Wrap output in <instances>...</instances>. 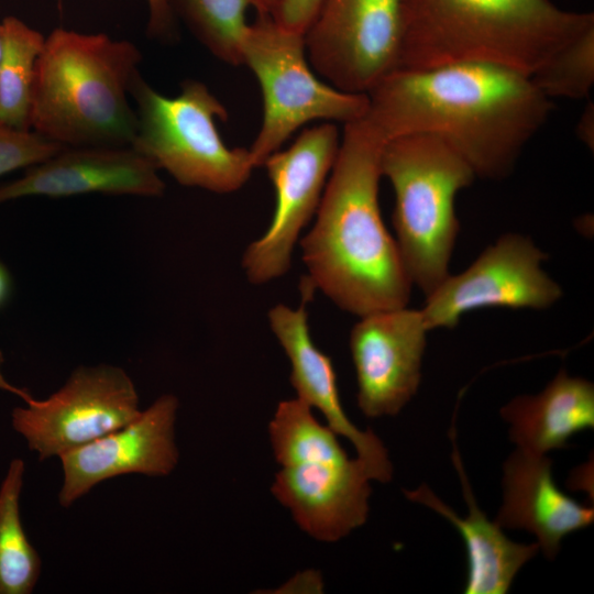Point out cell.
I'll use <instances>...</instances> for the list:
<instances>
[{
  "label": "cell",
  "instance_id": "19",
  "mask_svg": "<svg viewBox=\"0 0 594 594\" xmlns=\"http://www.w3.org/2000/svg\"><path fill=\"white\" fill-rule=\"evenodd\" d=\"M517 449L547 454L564 449L576 432L594 428V385L564 369L536 395H519L501 408Z\"/></svg>",
  "mask_w": 594,
  "mask_h": 594
},
{
  "label": "cell",
  "instance_id": "20",
  "mask_svg": "<svg viewBox=\"0 0 594 594\" xmlns=\"http://www.w3.org/2000/svg\"><path fill=\"white\" fill-rule=\"evenodd\" d=\"M0 124L31 131L32 88L36 59L45 38L15 16L1 22Z\"/></svg>",
  "mask_w": 594,
  "mask_h": 594
},
{
  "label": "cell",
  "instance_id": "32",
  "mask_svg": "<svg viewBox=\"0 0 594 594\" xmlns=\"http://www.w3.org/2000/svg\"><path fill=\"white\" fill-rule=\"evenodd\" d=\"M277 0H253V8L257 14L272 15Z\"/></svg>",
  "mask_w": 594,
  "mask_h": 594
},
{
  "label": "cell",
  "instance_id": "5",
  "mask_svg": "<svg viewBox=\"0 0 594 594\" xmlns=\"http://www.w3.org/2000/svg\"><path fill=\"white\" fill-rule=\"evenodd\" d=\"M381 173L395 195L392 221L404 266L427 296L450 275L460 231L454 200L476 176L446 140L430 133L387 140Z\"/></svg>",
  "mask_w": 594,
  "mask_h": 594
},
{
  "label": "cell",
  "instance_id": "7",
  "mask_svg": "<svg viewBox=\"0 0 594 594\" xmlns=\"http://www.w3.org/2000/svg\"><path fill=\"white\" fill-rule=\"evenodd\" d=\"M241 59L263 97L262 124L249 148L254 168L311 121L346 124L367 112L366 94L345 92L321 81L307 58L304 34L279 26L268 14H257L249 24Z\"/></svg>",
  "mask_w": 594,
  "mask_h": 594
},
{
  "label": "cell",
  "instance_id": "3",
  "mask_svg": "<svg viewBox=\"0 0 594 594\" xmlns=\"http://www.w3.org/2000/svg\"><path fill=\"white\" fill-rule=\"evenodd\" d=\"M398 68L484 63L531 76L594 25L592 12L551 0H402Z\"/></svg>",
  "mask_w": 594,
  "mask_h": 594
},
{
  "label": "cell",
  "instance_id": "18",
  "mask_svg": "<svg viewBox=\"0 0 594 594\" xmlns=\"http://www.w3.org/2000/svg\"><path fill=\"white\" fill-rule=\"evenodd\" d=\"M453 444L452 461L461 481L463 496L469 508L466 517H460L441 501L427 484L415 490H404V495L411 502L425 505L450 521L462 536L465 543L468 575L465 594H505L515 575L525 563L532 559L539 547L534 543L512 541L496 521L487 518L479 507L455 442L454 424L450 429Z\"/></svg>",
  "mask_w": 594,
  "mask_h": 594
},
{
  "label": "cell",
  "instance_id": "25",
  "mask_svg": "<svg viewBox=\"0 0 594 594\" xmlns=\"http://www.w3.org/2000/svg\"><path fill=\"white\" fill-rule=\"evenodd\" d=\"M64 147L33 131H20L0 124V176L40 164Z\"/></svg>",
  "mask_w": 594,
  "mask_h": 594
},
{
  "label": "cell",
  "instance_id": "23",
  "mask_svg": "<svg viewBox=\"0 0 594 594\" xmlns=\"http://www.w3.org/2000/svg\"><path fill=\"white\" fill-rule=\"evenodd\" d=\"M196 38L218 59L242 65L241 44L253 0H168Z\"/></svg>",
  "mask_w": 594,
  "mask_h": 594
},
{
  "label": "cell",
  "instance_id": "9",
  "mask_svg": "<svg viewBox=\"0 0 594 594\" xmlns=\"http://www.w3.org/2000/svg\"><path fill=\"white\" fill-rule=\"evenodd\" d=\"M304 38L309 64L326 82L367 95L398 68L402 0H323Z\"/></svg>",
  "mask_w": 594,
  "mask_h": 594
},
{
  "label": "cell",
  "instance_id": "24",
  "mask_svg": "<svg viewBox=\"0 0 594 594\" xmlns=\"http://www.w3.org/2000/svg\"><path fill=\"white\" fill-rule=\"evenodd\" d=\"M530 78L550 100L588 97L594 85V25L559 48Z\"/></svg>",
  "mask_w": 594,
  "mask_h": 594
},
{
  "label": "cell",
  "instance_id": "11",
  "mask_svg": "<svg viewBox=\"0 0 594 594\" xmlns=\"http://www.w3.org/2000/svg\"><path fill=\"white\" fill-rule=\"evenodd\" d=\"M547 253L519 233L488 245L463 272L448 275L420 309L430 331L454 328L472 310L490 307L541 310L561 299V286L542 268Z\"/></svg>",
  "mask_w": 594,
  "mask_h": 594
},
{
  "label": "cell",
  "instance_id": "4",
  "mask_svg": "<svg viewBox=\"0 0 594 594\" xmlns=\"http://www.w3.org/2000/svg\"><path fill=\"white\" fill-rule=\"evenodd\" d=\"M141 58L129 41L55 29L35 64L31 130L63 146H131L128 95Z\"/></svg>",
  "mask_w": 594,
  "mask_h": 594
},
{
  "label": "cell",
  "instance_id": "22",
  "mask_svg": "<svg viewBox=\"0 0 594 594\" xmlns=\"http://www.w3.org/2000/svg\"><path fill=\"white\" fill-rule=\"evenodd\" d=\"M268 436L280 466L348 455L338 435L319 422L312 408L297 397L278 403L268 424Z\"/></svg>",
  "mask_w": 594,
  "mask_h": 594
},
{
  "label": "cell",
  "instance_id": "16",
  "mask_svg": "<svg viewBox=\"0 0 594 594\" xmlns=\"http://www.w3.org/2000/svg\"><path fill=\"white\" fill-rule=\"evenodd\" d=\"M158 168L131 146H65L0 186V204L28 196L70 197L90 193L162 196Z\"/></svg>",
  "mask_w": 594,
  "mask_h": 594
},
{
  "label": "cell",
  "instance_id": "15",
  "mask_svg": "<svg viewBox=\"0 0 594 594\" xmlns=\"http://www.w3.org/2000/svg\"><path fill=\"white\" fill-rule=\"evenodd\" d=\"M371 481L362 461L345 455L282 466L271 492L304 532L336 542L367 520Z\"/></svg>",
  "mask_w": 594,
  "mask_h": 594
},
{
  "label": "cell",
  "instance_id": "13",
  "mask_svg": "<svg viewBox=\"0 0 594 594\" xmlns=\"http://www.w3.org/2000/svg\"><path fill=\"white\" fill-rule=\"evenodd\" d=\"M178 399L164 394L127 425L59 457L62 507H70L96 485L125 475L166 476L176 468Z\"/></svg>",
  "mask_w": 594,
  "mask_h": 594
},
{
  "label": "cell",
  "instance_id": "1",
  "mask_svg": "<svg viewBox=\"0 0 594 594\" xmlns=\"http://www.w3.org/2000/svg\"><path fill=\"white\" fill-rule=\"evenodd\" d=\"M366 121L386 142L409 133L446 140L476 177L510 175L552 102L520 72L484 63L397 68L367 94Z\"/></svg>",
  "mask_w": 594,
  "mask_h": 594
},
{
  "label": "cell",
  "instance_id": "2",
  "mask_svg": "<svg viewBox=\"0 0 594 594\" xmlns=\"http://www.w3.org/2000/svg\"><path fill=\"white\" fill-rule=\"evenodd\" d=\"M384 143L365 118L344 124L314 227L300 241L316 289L359 317L406 307L413 287L381 215Z\"/></svg>",
  "mask_w": 594,
  "mask_h": 594
},
{
  "label": "cell",
  "instance_id": "30",
  "mask_svg": "<svg viewBox=\"0 0 594 594\" xmlns=\"http://www.w3.org/2000/svg\"><path fill=\"white\" fill-rule=\"evenodd\" d=\"M3 362H4V356L0 350V389L20 397L24 403H28L31 399H33L34 397L26 389L14 386L6 378L2 372Z\"/></svg>",
  "mask_w": 594,
  "mask_h": 594
},
{
  "label": "cell",
  "instance_id": "29",
  "mask_svg": "<svg viewBox=\"0 0 594 594\" xmlns=\"http://www.w3.org/2000/svg\"><path fill=\"white\" fill-rule=\"evenodd\" d=\"M576 134L579 139L593 150L594 145V108L593 103L588 102L584 109L579 123L576 125Z\"/></svg>",
  "mask_w": 594,
  "mask_h": 594
},
{
  "label": "cell",
  "instance_id": "21",
  "mask_svg": "<svg viewBox=\"0 0 594 594\" xmlns=\"http://www.w3.org/2000/svg\"><path fill=\"white\" fill-rule=\"evenodd\" d=\"M24 472L22 459L11 460L0 485V594H30L41 575L40 554L20 516Z\"/></svg>",
  "mask_w": 594,
  "mask_h": 594
},
{
  "label": "cell",
  "instance_id": "26",
  "mask_svg": "<svg viewBox=\"0 0 594 594\" xmlns=\"http://www.w3.org/2000/svg\"><path fill=\"white\" fill-rule=\"evenodd\" d=\"M322 2L323 0H277L271 16L279 26L305 34Z\"/></svg>",
  "mask_w": 594,
  "mask_h": 594
},
{
  "label": "cell",
  "instance_id": "33",
  "mask_svg": "<svg viewBox=\"0 0 594 594\" xmlns=\"http://www.w3.org/2000/svg\"><path fill=\"white\" fill-rule=\"evenodd\" d=\"M1 52H2V28L0 23V58H1Z\"/></svg>",
  "mask_w": 594,
  "mask_h": 594
},
{
  "label": "cell",
  "instance_id": "28",
  "mask_svg": "<svg viewBox=\"0 0 594 594\" xmlns=\"http://www.w3.org/2000/svg\"><path fill=\"white\" fill-rule=\"evenodd\" d=\"M285 590H304V592L311 593L317 592L316 590H322V581L320 575L315 571H306L304 573L296 574L292 580H289L284 587Z\"/></svg>",
  "mask_w": 594,
  "mask_h": 594
},
{
  "label": "cell",
  "instance_id": "14",
  "mask_svg": "<svg viewBox=\"0 0 594 594\" xmlns=\"http://www.w3.org/2000/svg\"><path fill=\"white\" fill-rule=\"evenodd\" d=\"M315 290L306 276L300 285V306L292 308L278 304L267 315L270 327L289 360L290 384L297 398L319 410L327 425L353 444L371 480L388 483L393 464L386 447L371 429L361 430L349 419L340 399L332 361L311 339L307 305Z\"/></svg>",
  "mask_w": 594,
  "mask_h": 594
},
{
  "label": "cell",
  "instance_id": "8",
  "mask_svg": "<svg viewBox=\"0 0 594 594\" xmlns=\"http://www.w3.org/2000/svg\"><path fill=\"white\" fill-rule=\"evenodd\" d=\"M139 395L114 365L79 366L46 399H31L11 413V425L40 460L85 446L133 420Z\"/></svg>",
  "mask_w": 594,
  "mask_h": 594
},
{
  "label": "cell",
  "instance_id": "31",
  "mask_svg": "<svg viewBox=\"0 0 594 594\" xmlns=\"http://www.w3.org/2000/svg\"><path fill=\"white\" fill-rule=\"evenodd\" d=\"M9 292L10 277L4 266L0 263V306L6 301Z\"/></svg>",
  "mask_w": 594,
  "mask_h": 594
},
{
  "label": "cell",
  "instance_id": "12",
  "mask_svg": "<svg viewBox=\"0 0 594 594\" xmlns=\"http://www.w3.org/2000/svg\"><path fill=\"white\" fill-rule=\"evenodd\" d=\"M360 318L349 339L358 407L369 418L396 416L419 388L429 330L407 306Z\"/></svg>",
  "mask_w": 594,
  "mask_h": 594
},
{
  "label": "cell",
  "instance_id": "6",
  "mask_svg": "<svg viewBox=\"0 0 594 594\" xmlns=\"http://www.w3.org/2000/svg\"><path fill=\"white\" fill-rule=\"evenodd\" d=\"M136 103V132L131 147L165 169L179 184L218 194L233 193L254 166L249 148L229 147L217 120L228 111L208 87L195 79L182 82L169 98L136 74L130 85Z\"/></svg>",
  "mask_w": 594,
  "mask_h": 594
},
{
  "label": "cell",
  "instance_id": "10",
  "mask_svg": "<svg viewBox=\"0 0 594 594\" xmlns=\"http://www.w3.org/2000/svg\"><path fill=\"white\" fill-rule=\"evenodd\" d=\"M333 122L304 129L286 150L264 162L276 201L271 224L242 257L248 279L261 285L289 271L301 230L316 215L340 147Z\"/></svg>",
  "mask_w": 594,
  "mask_h": 594
},
{
  "label": "cell",
  "instance_id": "17",
  "mask_svg": "<svg viewBox=\"0 0 594 594\" xmlns=\"http://www.w3.org/2000/svg\"><path fill=\"white\" fill-rule=\"evenodd\" d=\"M502 487L496 524L534 534L549 560L556 558L565 536L594 520L592 506L580 504L557 486L547 454L516 449L503 464Z\"/></svg>",
  "mask_w": 594,
  "mask_h": 594
},
{
  "label": "cell",
  "instance_id": "27",
  "mask_svg": "<svg viewBox=\"0 0 594 594\" xmlns=\"http://www.w3.org/2000/svg\"><path fill=\"white\" fill-rule=\"evenodd\" d=\"M150 10L147 32L156 40L173 41L176 38V15L168 0H146Z\"/></svg>",
  "mask_w": 594,
  "mask_h": 594
}]
</instances>
